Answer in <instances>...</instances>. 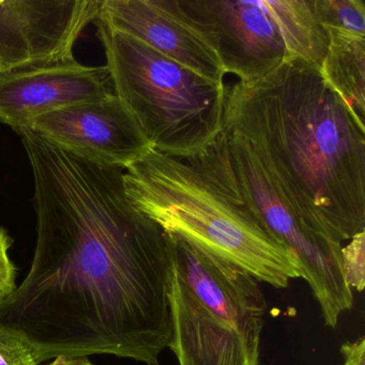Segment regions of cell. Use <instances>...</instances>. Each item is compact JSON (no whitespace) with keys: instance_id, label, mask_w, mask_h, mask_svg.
<instances>
[{"instance_id":"1","label":"cell","mask_w":365,"mask_h":365,"mask_svg":"<svg viewBox=\"0 0 365 365\" xmlns=\"http://www.w3.org/2000/svg\"><path fill=\"white\" fill-rule=\"evenodd\" d=\"M34 178L37 245L29 274L0 301V330L38 362L112 354L161 365L172 343L165 232L128 200L123 170L20 132Z\"/></svg>"},{"instance_id":"2","label":"cell","mask_w":365,"mask_h":365,"mask_svg":"<svg viewBox=\"0 0 365 365\" xmlns=\"http://www.w3.org/2000/svg\"><path fill=\"white\" fill-rule=\"evenodd\" d=\"M224 128L245 138L298 217L335 242L365 232V127L301 59L226 87Z\"/></svg>"},{"instance_id":"3","label":"cell","mask_w":365,"mask_h":365,"mask_svg":"<svg viewBox=\"0 0 365 365\" xmlns=\"http://www.w3.org/2000/svg\"><path fill=\"white\" fill-rule=\"evenodd\" d=\"M128 200L165 232L236 264L258 282L286 288L300 266L247 206L230 174L221 133L177 159L150 148L123 170Z\"/></svg>"},{"instance_id":"4","label":"cell","mask_w":365,"mask_h":365,"mask_svg":"<svg viewBox=\"0 0 365 365\" xmlns=\"http://www.w3.org/2000/svg\"><path fill=\"white\" fill-rule=\"evenodd\" d=\"M170 254V349L179 365H258L267 301L236 264L165 232Z\"/></svg>"},{"instance_id":"5","label":"cell","mask_w":365,"mask_h":365,"mask_svg":"<svg viewBox=\"0 0 365 365\" xmlns=\"http://www.w3.org/2000/svg\"><path fill=\"white\" fill-rule=\"evenodd\" d=\"M98 29L115 93L151 148L185 160L217 138L224 128V83L198 76L101 22Z\"/></svg>"},{"instance_id":"6","label":"cell","mask_w":365,"mask_h":365,"mask_svg":"<svg viewBox=\"0 0 365 365\" xmlns=\"http://www.w3.org/2000/svg\"><path fill=\"white\" fill-rule=\"evenodd\" d=\"M217 53L226 74L253 82L301 59L320 70L328 36L313 0H177Z\"/></svg>"},{"instance_id":"7","label":"cell","mask_w":365,"mask_h":365,"mask_svg":"<svg viewBox=\"0 0 365 365\" xmlns=\"http://www.w3.org/2000/svg\"><path fill=\"white\" fill-rule=\"evenodd\" d=\"M224 153L239 193L267 230L294 256L311 288L324 324L335 329L354 304L341 268V243L316 234L284 198L251 145L223 128Z\"/></svg>"},{"instance_id":"8","label":"cell","mask_w":365,"mask_h":365,"mask_svg":"<svg viewBox=\"0 0 365 365\" xmlns=\"http://www.w3.org/2000/svg\"><path fill=\"white\" fill-rule=\"evenodd\" d=\"M116 95L108 66L73 57L0 72V123L20 132L44 115Z\"/></svg>"},{"instance_id":"9","label":"cell","mask_w":365,"mask_h":365,"mask_svg":"<svg viewBox=\"0 0 365 365\" xmlns=\"http://www.w3.org/2000/svg\"><path fill=\"white\" fill-rule=\"evenodd\" d=\"M102 0H0V72L73 57Z\"/></svg>"},{"instance_id":"10","label":"cell","mask_w":365,"mask_h":365,"mask_svg":"<svg viewBox=\"0 0 365 365\" xmlns=\"http://www.w3.org/2000/svg\"><path fill=\"white\" fill-rule=\"evenodd\" d=\"M29 130L82 159L123 170L151 148L116 95L44 115Z\"/></svg>"},{"instance_id":"11","label":"cell","mask_w":365,"mask_h":365,"mask_svg":"<svg viewBox=\"0 0 365 365\" xmlns=\"http://www.w3.org/2000/svg\"><path fill=\"white\" fill-rule=\"evenodd\" d=\"M98 22L198 76L224 83L226 72L217 53L183 16L177 0H102Z\"/></svg>"},{"instance_id":"12","label":"cell","mask_w":365,"mask_h":365,"mask_svg":"<svg viewBox=\"0 0 365 365\" xmlns=\"http://www.w3.org/2000/svg\"><path fill=\"white\" fill-rule=\"evenodd\" d=\"M327 36L328 51L320 74L365 127V37Z\"/></svg>"},{"instance_id":"13","label":"cell","mask_w":365,"mask_h":365,"mask_svg":"<svg viewBox=\"0 0 365 365\" xmlns=\"http://www.w3.org/2000/svg\"><path fill=\"white\" fill-rule=\"evenodd\" d=\"M318 22L327 34L365 37L362 0H313Z\"/></svg>"},{"instance_id":"14","label":"cell","mask_w":365,"mask_h":365,"mask_svg":"<svg viewBox=\"0 0 365 365\" xmlns=\"http://www.w3.org/2000/svg\"><path fill=\"white\" fill-rule=\"evenodd\" d=\"M341 268L348 286L356 292L365 287V232L356 235L341 247Z\"/></svg>"},{"instance_id":"15","label":"cell","mask_w":365,"mask_h":365,"mask_svg":"<svg viewBox=\"0 0 365 365\" xmlns=\"http://www.w3.org/2000/svg\"><path fill=\"white\" fill-rule=\"evenodd\" d=\"M33 348L16 335L0 330V365H38Z\"/></svg>"},{"instance_id":"16","label":"cell","mask_w":365,"mask_h":365,"mask_svg":"<svg viewBox=\"0 0 365 365\" xmlns=\"http://www.w3.org/2000/svg\"><path fill=\"white\" fill-rule=\"evenodd\" d=\"M11 237L7 230L0 227V301L9 297L16 289V268L9 257Z\"/></svg>"},{"instance_id":"17","label":"cell","mask_w":365,"mask_h":365,"mask_svg":"<svg viewBox=\"0 0 365 365\" xmlns=\"http://www.w3.org/2000/svg\"><path fill=\"white\" fill-rule=\"evenodd\" d=\"M341 354H343L345 364L365 365V339H356L354 341H346L341 345Z\"/></svg>"},{"instance_id":"18","label":"cell","mask_w":365,"mask_h":365,"mask_svg":"<svg viewBox=\"0 0 365 365\" xmlns=\"http://www.w3.org/2000/svg\"><path fill=\"white\" fill-rule=\"evenodd\" d=\"M40 365V364H38ZM46 365H93L87 356H58L50 364Z\"/></svg>"}]
</instances>
